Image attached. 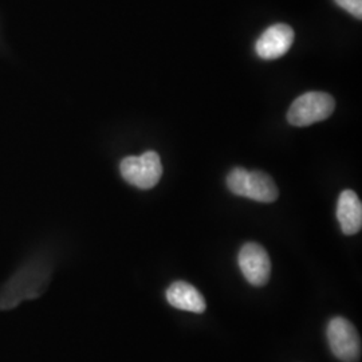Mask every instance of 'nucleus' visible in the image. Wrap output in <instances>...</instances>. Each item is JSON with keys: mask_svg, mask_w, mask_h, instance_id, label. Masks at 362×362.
I'll use <instances>...</instances> for the list:
<instances>
[{"mask_svg": "<svg viewBox=\"0 0 362 362\" xmlns=\"http://www.w3.org/2000/svg\"><path fill=\"white\" fill-rule=\"evenodd\" d=\"M227 187L233 194L259 203H274L279 196L275 181L267 173L260 170L248 172L242 167H236L230 172Z\"/></svg>", "mask_w": 362, "mask_h": 362, "instance_id": "nucleus-1", "label": "nucleus"}, {"mask_svg": "<svg viewBox=\"0 0 362 362\" xmlns=\"http://www.w3.org/2000/svg\"><path fill=\"white\" fill-rule=\"evenodd\" d=\"M50 275L45 270H23L0 290V310H10L25 300L38 298L46 290Z\"/></svg>", "mask_w": 362, "mask_h": 362, "instance_id": "nucleus-2", "label": "nucleus"}, {"mask_svg": "<svg viewBox=\"0 0 362 362\" xmlns=\"http://www.w3.org/2000/svg\"><path fill=\"white\" fill-rule=\"evenodd\" d=\"M334 98L324 91H309L298 97L287 112V121L294 127H309L332 116Z\"/></svg>", "mask_w": 362, "mask_h": 362, "instance_id": "nucleus-3", "label": "nucleus"}, {"mask_svg": "<svg viewBox=\"0 0 362 362\" xmlns=\"http://www.w3.org/2000/svg\"><path fill=\"white\" fill-rule=\"evenodd\" d=\"M124 180L140 189H151L163 176V164L157 152L148 151L141 156H128L119 164Z\"/></svg>", "mask_w": 362, "mask_h": 362, "instance_id": "nucleus-4", "label": "nucleus"}, {"mask_svg": "<svg viewBox=\"0 0 362 362\" xmlns=\"http://www.w3.org/2000/svg\"><path fill=\"white\" fill-rule=\"evenodd\" d=\"M326 336L332 353L339 361H360L361 337L349 320L344 317H334L327 325Z\"/></svg>", "mask_w": 362, "mask_h": 362, "instance_id": "nucleus-5", "label": "nucleus"}, {"mask_svg": "<svg viewBox=\"0 0 362 362\" xmlns=\"http://www.w3.org/2000/svg\"><path fill=\"white\" fill-rule=\"evenodd\" d=\"M238 264L247 282L255 287L266 285L272 274V260L263 247L250 242L242 247L238 255Z\"/></svg>", "mask_w": 362, "mask_h": 362, "instance_id": "nucleus-6", "label": "nucleus"}, {"mask_svg": "<svg viewBox=\"0 0 362 362\" xmlns=\"http://www.w3.org/2000/svg\"><path fill=\"white\" fill-rule=\"evenodd\" d=\"M294 37V30L288 25H274L259 37L255 43V52L262 59H278L291 49Z\"/></svg>", "mask_w": 362, "mask_h": 362, "instance_id": "nucleus-7", "label": "nucleus"}, {"mask_svg": "<svg viewBox=\"0 0 362 362\" xmlns=\"http://www.w3.org/2000/svg\"><path fill=\"white\" fill-rule=\"evenodd\" d=\"M337 219L345 235H356L361 231V200L354 191L345 189L339 194L337 204Z\"/></svg>", "mask_w": 362, "mask_h": 362, "instance_id": "nucleus-8", "label": "nucleus"}, {"mask_svg": "<svg viewBox=\"0 0 362 362\" xmlns=\"http://www.w3.org/2000/svg\"><path fill=\"white\" fill-rule=\"evenodd\" d=\"M167 300L175 309L182 311H191L202 314L207 309L206 299L202 293L188 282H175L167 290Z\"/></svg>", "mask_w": 362, "mask_h": 362, "instance_id": "nucleus-9", "label": "nucleus"}, {"mask_svg": "<svg viewBox=\"0 0 362 362\" xmlns=\"http://www.w3.org/2000/svg\"><path fill=\"white\" fill-rule=\"evenodd\" d=\"M337 6L357 19L362 18V0H334Z\"/></svg>", "mask_w": 362, "mask_h": 362, "instance_id": "nucleus-10", "label": "nucleus"}]
</instances>
